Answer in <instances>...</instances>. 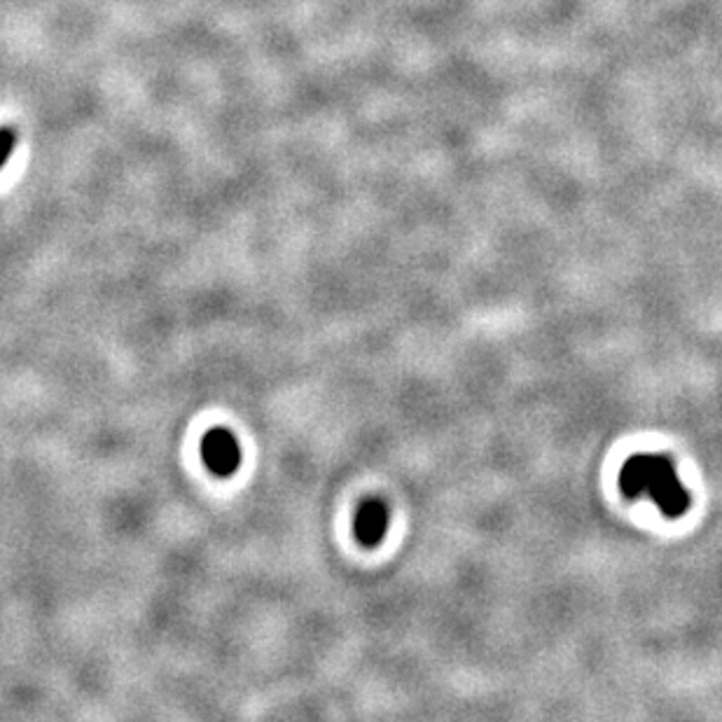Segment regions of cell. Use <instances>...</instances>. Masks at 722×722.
Returning a JSON list of instances; mask_svg holds the SVG:
<instances>
[{
  "mask_svg": "<svg viewBox=\"0 0 722 722\" xmlns=\"http://www.w3.org/2000/svg\"><path fill=\"white\" fill-rule=\"evenodd\" d=\"M17 148V131L12 127L0 129V169L8 164V159Z\"/></svg>",
  "mask_w": 722,
  "mask_h": 722,
  "instance_id": "277c9868",
  "label": "cell"
},
{
  "mask_svg": "<svg viewBox=\"0 0 722 722\" xmlns=\"http://www.w3.org/2000/svg\"><path fill=\"white\" fill-rule=\"evenodd\" d=\"M622 489L629 496L648 494L659 510L671 519L683 515L690 508V494L678 482L669 458L664 456H634L622 470Z\"/></svg>",
  "mask_w": 722,
  "mask_h": 722,
  "instance_id": "6da1fadb",
  "label": "cell"
},
{
  "mask_svg": "<svg viewBox=\"0 0 722 722\" xmlns=\"http://www.w3.org/2000/svg\"><path fill=\"white\" fill-rule=\"evenodd\" d=\"M201 461L213 475L232 477L241 468L244 451H241V444L232 430L213 428L201 440Z\"/></svg>",
  "mask_w": 722,
  "mask_h": 722,
  "instance_id": "7a4b0ae2",
  "label": "cell"
},
{
  "mask_svg": "<svg viewBox=\"0 0 722 722\" xmlns=\"http://www.w3.org/2000/svg\"><path fill=\"white\" fill-rule=\"evenodd\" d=\"M388 512L384 503L367 501L356 515V538L363 545H377L386 533Z\"/></svg>",
  "mask_w": 722,
  "mask_h": 722,
  "instance_id": "3957f363",
  "label": "cell"
}]
</instances>
